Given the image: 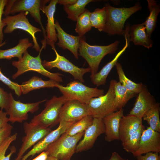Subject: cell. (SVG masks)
Returning <instances> with one entry per match:
<instances>
[{"label": "cell", "instance_id": "15", "mask_svg": "<svg viewBox=\"0 0 160 160\" xmlns=\"http://www.w3.org/2000/svg\"><path fill=\"white\" fill-rule=\"evenodd\" d=\"M105 132L102 119L93 118L92 123L84 131L83 139L77 144L76 153L92 148L98 137Z\"/></svg>", "mask_w": 160, "mask_h": 160}, {"label": "cell", "instance_id": "2", "mask_svg": "<svg viewBox=\"0 0 160 160\" xmlns=\"http://www.w3.org/2000/svg\"><path fill=\"white\" fill-rule=\"evenodd\" d=\"M107 12V20L103 31L109 35H124V25L132 14L142 9L139 4L130 7H115L107 3L105 6Z\"/></svg>", "mask_w": 160, "mask_h": 160}, {"label": "cell", "instance_id": "37", "mask_svg": "<svg viewBox=\"0 0 160 160\" xmlns=\"http://www.w3.org/2000/svg\"><path fill=\"white\" fill-rule=\"evenodd\" d=\"M9 93L0 87V108L1 110L4 109L7 111L9 108Z\"/></svg>", "mask_w": 160, "mask_h": 160}, {"label": "cell", "instance_id": "39", "mask_svg": "<svg viewBox=\"0 0 160 160\" xmlns=\"http://www.w3.org/2000/svg\"><path fill=\"white\" fill-rule=\"evenodd\" d=\"M13 128L12 126L8 123L0 130V145L8 137L11 135Z\"/></svg>", "mask_w": 160, "mask_h": 160}, {"label": "cell", "instance_id": "43", "mask_svg": "<svg viewBox=\"0 0 160 160\" xmlns=\"http://www.w3.org/2000/svg\"><path fill=\"white\" fill-rule=\"evenodd\" d=\"M77 0H58L57 4L63 5L64 6L73 4Z\"/></svg>", "mask_w": 160, "mask_h": 160}, {"label": "cell", "instance_id": "45", "mask_svg": "<svg viewBox=\"0 0 160 160\" xmlns=\"http://www.w3.org/2000/svg\"><path fill=\"white\" fill-rule=\"evenodd\" d=\"M46 160H58L56 158L51 156H48Z\"/></svg>", "mask_w": 160, "mask_h": 160}, {"label": "cell", "instance_id": "46", "mask_svg": "<svg viewBox=\"0 0 160 160\" xmlns=\"http://www.w3.org/2000/svg\"><path fill=\"white\" fill-rule=\"evenodd\" d=\"M6 44V42L5 41H4L3 43L0 45V47L3 46Z\"/></svg>", "mask_w": 160, "mask_h": 160}, {"label": "cell", "instance_id": "17", "mask_svg": "<svg viewBox=\"0 0 160 160\" xmlns=\"http://www.w3.org/2000/svg\"><path fill=\"white\" fill-rule=\"evenodd\" d=\"M129 26L127 25L125 29L124 34L125 44L122 49L117 54L113 59L104 66L98 72L90 76L91 82L94 85L97 87L105 85L107 77L110 72L115 65L118 59L129 45L130 42L129 34Z\"/></svg>", "mask_w": 160, "mask_h": 160}, {"label": "cell", "instance_id": "26", "mask_svg": "<svg viewBox=\"0 0 160 160\" xmlns=\"http://www.w3.org/2000/svg\"><path fill=\"white\" fill-rule=\"evenodd\" d=\"M147 2L150 13L144 22L146 32L151 37L156 25L157 17L160 12V6L155 0H147Z\"/></svg>", "mask_w": 160, "mask_h": 160}, {"label": "cell", "instance_id": "1", "mask_svg": "<svg viewBox=\"0 0 160 160\" xmlns=\"http://www.w3.org/2000/svg\"><path fill=\"white\" fill-rule=\"evenodd\" d=\"M119 44V41H116L106 46L92 45L86 42L84 36L81 37L78 50L79 55L83 57L91 69V75L97 72L103 58L107 54L115 53Z\"/></svg>", "mask_w": 160, "mask_h": 160}, {"label": "cell", "instance_id": "14", "mask_svg": "<svg viewBox=\"0 0 160 160\" xmlns=\"http://www.w3.org/2000/svg\"><path fill=\"white\" fill-rule=\"evenodd\" d=\"M75 122H60L57 129L52 131L38 142L33 146L31 149L23 156L20 160H26L29 157H33L36 154H39L44 151L50 144L59 138Z\"/></svg>", "mask_w": 160, "mask_h": 160}, {"label": "cell", "instance_id": "24", "mask_svg": "<svg viewBox=\"0 0 160 160\" xmlns=\"http://www.w3.org/2000/svg\"><path fill=\"white\" fill-rule=\"evenodd\" d=\"M33 44L29 41L28 38L20 39L18 44L15 47L8 49H0V59H6L10 60L14 57H17L18 60L21 59L23 54L29 47H33Z\"/></svg>", "mask_w": 160, "mask_h": 160}, {"label": "cell", "instance_id": "10", "mask_svg": "<svg viewBox=\"0 0 160 160\" xmlns=\"http://www.w3.org/2000/svg\"><path fill=\"white\" fill-rule=\"evenodd\" d=\"M23 127L25 135L22 139V144L14 160H20L25 152L32 146L52 131L49 127H44L25 122Z\"/></svg>", "mask_w": 160, "mask_h": 160}, {"label": "cell", "instance_id": "7", "mask_svg": "<svg viewBox=\"0 0 160 160\" xmlns=\"http://www.w3.org/2000/svg\"><path fill=\"white\" fill-rule=\"evenodd\" d=\"M116 81L115 80H111L105 94L92 98L86 104L89 115L93 118L103 119L118 110L114 104V87Z\"/></svg>", "mask_w": 160, "mask_h": 160}, {"label": "cell", "instance_id": "11", "mask_svg": "<svg viewBox=\"0 0 160 160\" xmlns=\"http://www.w3.org/2000/svg\"><path fill=\"white\" fill-rule=\"evenodd\" d=\"M9 105L6 111L9 116V121L12 123L15 122L22 123L27 120L28 117V113H33L39 108V105L46 101L44 99L35 103H24L20 101H17L14 99L11 93H9Z\"/></svg>", "mask_w": 160, "mask_h": 160}, {"label": "cell", "instance_id": "31", "mask_svg": "<svg viewBox=\"0 0 160 160\" xmlns=\"http://www.w3.org/2000/svg\"><path fill=\"white\" fill-rule=\"evenodd\" d=\"M107 12L105 7L102 8H97L90 12L89 18L92 27L100 31H103L107 20Z\"/></svg>", "mask_w": 160, "mask_h": 160}, {"label": "cell", "instance_id": "41", "mask_svg": "<svg viewBox=\"0 0 160 160\" xmlns=\"http://www.w3.org/2000/svg\"><path fill=\"white\" fill-rule=\"evenodd\" d=\"M6 112H3L1 109L0 110V130L4 127L9 121Z\"/></svg>", "mask_w": 160, "mask_h": 160}, {"label": "cell", "instance_id": "40", "mask_svg": "<svg viewBox=\"0 0 160 160\" xmlns=\"http://www.w3.org/2000/svg\"><path fill=\"white\" fill-rule=\"evenodd\" d=\"M137 160H160V156L158 153L150 152L136 157Z\"/></svg>", "mask_w": 160, "mask_h": 160}, {"label": "cell", "instance_id": "23", "mask_svg": "<svg viewBox=\"0 0 160 160\" xmlns=\"http://www.w3.org/2000/svg\"><path fill=\"white\" fill-rule=\"evenodd\" d=\"M142 124V119L132 116H123L119 124V134L120 140L122 142L138 129Z\"/></svg>", "mask_w": 160, "mask_h": 160}, {"label": "cell", "instance_id": "25", "mask_svg": "<svg viewBox=\"0 0 160 160\" xmlns=\"http://www.w3.org/2000/svg\"><path fill=\"white\" fill-rule=\"evenodd\" d=\"M59 84L52 80L46 81L38 76H34L28 80L20 85L22 93L26 94L31 91L44 88L57 87Z\"/></svg>", "mask_w": 160, "mask_h": 160}, {"label": "cell", "instance_id": "21", "mask_svg": "<svg viewBox=\"0 0 160 160\" xmlns=\"http://www.w3.org/2000/svg\"><path fill=\"white\" fill-rule=\"evenodd\" d=\"M124 110L121 108L106 116L102 119L104 124L105 140L111 142L120 140L119 134L120 122L124 116Z\"/></svg>", "mask_w": 160, "mask_h": 160}, {"label": "cell", "instance_id": "42", "mask_svg": "<svg viewBox=\"0 0 160 160\" xmlns=\"http://www.w3.org/2000/svg\"><path fill=\"white\" fill-rule=\"evenodd\" d=\"M48 156L47 152L44 151L39 153L35 158L31 160H46Z\"/></svg>", "mask_w": 160, "mask_h": 160}, {"label": "cell", "instance_id": "19", "mask_svg": "<svg viewBox=\"0 0 160 160\" xmlns=\"http://www.w3.org/2000/svg\"><path fill=\"white\" fill-rule=\"evenodd\" d=\"M57 1L58 0L50 1L49 4L44 6L41 10L46 15L47 18L45 29L46 44L51 46L53 50L55 49V44L57 39L54 18Z\"/></svg>", "mask_w": 160, "mask_h": 160}, {"label": "cell", "instance_id": "38", "mask_svg": "<svg viewBox=\"0 0 160 160\" xmlns=\"http://www.w3.org/2000/svg\"><path fill=\"white\" fill-rule=\"evenodd\" d=\"M7 2V0H0V45L3 42V29L6 25L2 21V17Z\"/></svg>", "mask_w": 160, "mask_h": 160}, {"label": "cell", "instance_id": "30", "mask_svg": "<svg viewBox=\"0 0 160 160\" xmlns=\"http://www.w3.org/2000/svg\"><path fill=\"white\" fill-rule=\"evenodd\" d=\"M160 104L156 103L143 115L142 118L147 121L153 130L160 132Z\"/></svg>", "mask_w": 160, "mask_h": 160}, {"label": "cell", "instance_id": "20", "mask_svg": "<svg viewBox=\"0 0 160 160\" xmlns=\"http://www.w3.org/2000/svg\"><path fill=\"white\" fill-rule=\"evenodd\" d=\"M137 95L134 105L128 115L142 119L145 113L156 102L145 85Z\"/></svg>", "mask_w": 160, "mask_h": 160}, {"label": "cell", "instance_id": "12", "mask_svg": "<svg viewBox=\"0 0 160 160\" xmlns=\"http://www.w3.org/2000/svg\"><path fill=\"white\" fill-rule=\"evenodd\" d=\"M56 55L55 59L51 61L44 60L42 63L46 69L50 70L53 68H57L73 76L75 80L84 83L83 76L87 73H91L89 67L80 68L74 65L64 56L60 55L55 49H53Z\"/></svg>", "mask_w": 160, "mask_h": 160}, {"label": "cell", "instance_id": "3", "mask_svg": "<svg viewBox=\"0 0 160 160\" xmlns=\"http://www.w3.org/2000/svg\"><path fill=\"white\" fill-rule=\"evenodd\" d=\"M42 44L41 47L37 57H33L31 55L27 50L23 54L21 59L17 61H12V66L17 69V71L12 76V77L13 79H16L18 76L27 71H33L58 83L63 82V79L61 76V74L59 73L50 72L43 65L40 55L43 49H45L46 45L43 43H42Z\"/></svg>", "mask_w": 160, "mask_h": 160}, {"label": "cell", "instance_id": "13", "mask_svg": "<svg viewBox=\"0 0 160 160\" xmlns=\"http://www.w3.org/2000/svg\"><path fill=\"white\" fill-rule=\"evenodd\" d=\"M88 115H89L86 104L76 100H68L61 108L59 123L75 122Z\"/></svg>", "mask_w": 160, "mask_h": 160}, {"label": "cell", "instance_id": "5", "mask_svg": "<svg viewBox=\"0 0 160 160\" xmlns=\"http://www.w3.org/2000/svg\"><path fill=\"white\" fill-rule=\"evenodd\" d=\"M57 88L68 100H76L86 105L92 98L104 94L103 90L87 86L77 80L70 82L66 86L59 83Z\"/></svg>", "mask_w": 160, "mask_h": 160}, {"label": "cell", "instance_id": "32", "mask_svg": "<svg viewBox=\"0 0 160 160\" xmlns=\"http://www.w3.org/2000/svg\"><path fill=\"white\" fill-rule=\"evenodd\" d=\"M145 129V127L142 124L137 131L122 142L123 149L126 152L133 153L138 149L141 137Z\"/></svg>", "mask_w": 160, "mask_h": 160}, {"label": "cell", "instance_id": "4", "mask_svg": "<svg viewBox=\"0 0 160 160\" xmlns=\"http://www.w3.org/2000/svg\"><path fill=\"white\" fill-rule=\"evenodd\" d=\"M50 1L49 0H7L3 14L7 16L13 15L17 12H28L40 25L44 37L42 40L46 42L45 29L41 21L40 12L41 9Z\"/></svg>", "mask_w": 160, "mask_h": 160}, {"label": "cell", "instance_id": "18", "mask_svg": "<svg viewBox=\"0 0 160 160\" xmlns=\"http://www.w3.org/2000/svg\"><path fill=\"white\" fill-rule=\"evenodd\" d=\"M55 28L57 31V36L58 42L56 44L63 49H68L73 55L75 58L79 59L78 50L81 37L74 36L66 33L61 27L58 21L55 22Z\"/></svg>", "mask_w": 160, "mask_h": 160}, {"label": "cell", "instance_id": "27", "mask_svg": "<svg viewBox=\"0 0 160 160\" xmlns=\"http://www.w3.org/2000/svg\"><path fill=\"white\" fill-rule=\"evenodd\" d=\"M114 91V104L118 110L123 108L129 100L136 95L128 90L119 82L115 84Z\"/></svg>", "mask_w": 160, "mask_h": 160}, {"label": "cell", "instance_id": "34", "mask_svg": "<svg viewBox=\"0 0 160 160\" xmlns=\"http://www.w3.org/2000/svg\"><path fill=\"white\" fill-rule=\"evenodd\" d=\"M93 118L88 115L75 122L66 131V134L71 136L84 132L92 123Z\"/></svg>", "mask_w": 160, "mask_h": 160}, {"label": "cell", "instance_id": "29", "mask_svg": "<svg viewBox=\"0 0 160 160\" xmlns=\"http://www.w3.org/2000/svg\"><path fill=\"white\" fill-rule=\"evenodd\" d=\"M93 0H77L74 4L64 6L63 9L67 15V18L76 21L79 16L86 10L85 7L89 3L95 2Z\"/></svg>", "mask_w": 160, "mask_h": 160}, {"label": "cell", "instance_id": "33", "mask_svg": "<svg viewBox=\"0 0 160 160\" xmlns=\"http://www.w3.org/2000/svg\"><path fill=\"white\" fill-rule=\"evenodd\" d=\"M90 12L86 9L77 19L75 31L80 36H84L91 29L92 27L89 18Z\"/></svg>", "mask_w": 160, "mask_h": 160}, {"label": "cell", "instance_id": "16", "mask_svg": "<svg viewBox=\"0 0 160 160\" xmlns=\"http://www.w3.org/2000/svg\"><path fill=\"white\" fill-rule=\"evenodd\" d=\"M160 152V133L149 127L145 129L142 134L138 149L132 155L135 157L152 152Z\"/></svg>", "mask_w": 160, "mask_h": 160}, {"label": "cell", "instance_id": "28", "mask_svg": "<svg viewBox=\"0 0 160 160\" xmlns=\"http://www.w3.org/2000/svg\"><path fill=\"white\" fill-rule=\"evenodd\" d=\"M119 81L128 90L138 94L142 89L143 85L141 83H136L129 79L126 76L121 65L117 62L115 65Z\"/></svg>", "mask_w": 160, "mask_h": 160}, {"label": "cell", "instance_id": "36", "mask_svg": "<svg viewBox=\"0 0 160 160\" xmlns=\"http://www.w3.org/2000/svg\"><path fill=\"white\" fill-rule=\"evenodd\" d=\"M0 81L7 86L11 89L13 90L15 94L18 96H20L22 92L20 85L12 81L5 76L2 72L0 68Z\"/></svg>", "mask_w": 160, "mask_h": 160}, {"label": "cell", "instance_id": "9", "mask_svg": "<svg viewBox=\"0 0 160 160\" xmlns=\"http://www.w3.org/2000/svg\"><path fill=\"white\" fill-rule=\"evenodd\" d=\"M28 14V12H22L15 15L6 16L2 18L3 22L6 26L4 32L9 33L17 29L26 31L31 35L32 38L33 43V48L37 52H39L41 48L37 41L35 33L41 32L42 30L30 23L27 17Z\"/></svg>", "mask_w": 160, "mask_h": 160}, {"label": "cell", "instance_id": "22", "mask_svg": "<svg viewBox=\"0 0 160 160\" xmlns=\"http://www.w3.org/2000/svg\"><path fill=\"white\" fill-rule=\"evenodd\" d=\"M130 41L136 45H141L149 49L153 45V42L147 34L144 22L132 25L129 27Z\"/></svg>", "mask_w": 160, "mask_h": 160}, {"label": "cell", "instance_id": "8", "mask_svg": "<svg viewBox=\"0 0 160 160\" xmlns=\"http://www.w3.org/2000/svg\"><path fill=\"white\" fill-rule=\"evenodd\" d=\"M68 100L63 96H55L47 100L45 108L39 114L34 116L31 123L44 127H52L59 123V115L61 108Z\"/></svg>", "mask_w": 160, "mask_h": 160}, {"label": "cell", "instance_id": "35", "mask_svg": "<svg viewBox=\"0 0 160 160\" xmlns=\"http://www.w3.org/2000/svg\"><path fill=\"white\" fill-rule=\"evenodd\" d=\"M17 136V133L11 135L0 145V160H10L12 155L16 152L17 149L15 147L12 146L10 148L9 153L5 155L7 150L11 143L16 139Z\"/></svg>", "mask_w": 160, "mask_h": 160}, {"label": "cell", "instance_id": "44", "mask_svg": "<svg viewBox=\"0 0 160 160\" xmlns=\"http://www.w3.org/2000/svg\"><path fill=\"white\" fill-rule=\"evenodd\" d=\"M109 160H128L127 159L121 157L116 152H113L112 153L111 156Z\"/></svg>", "mask_w": 160, "mask_h": 160}, {"label": "cell", "instance_id": "6", "mask_svg": "<svg viewBox=\"0 0 160 160\" xmlns=\"http://www.w3.org/2000/svg\"><path fill=\"white\" fill-rule=\"evenodd\" d=\"M84 131L73 136L64 133L46 149L48 156L58 160H71L76 152L78 143L83 136Z\"/></svg>", "mask_w": 160, "mask_h": 160}]
</instances>
